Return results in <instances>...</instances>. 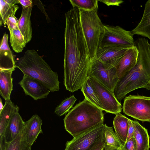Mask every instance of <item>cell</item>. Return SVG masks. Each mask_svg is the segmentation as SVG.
<instances>
[{
  "label": "cell",
  "instance_id": "cell-26",
  "mask_svg": "<svg viewBox=\"0 0 150 150\" xmlns=\"http://www.w3.org/2000/svg\"><path fill=\"white\" fill-rule=\"evenodd\" d=\"M9 31L10 41L13 50L16 53L22 52L27 43L18 27Z\"/></svg>",
  "mask_w": 150,
  "mask_h": 150
},
{
  "label": "cell",
  "instance_id": "cell-9",
  "mask_svg": "<svg viewBox=\"0 0 150 150\" xmlns=\"http://www.w3.org/2000/svg\"><path fill=\"white\" fill-rule=\"evenodd\" d=\"M104 124L74 137L66 144L64 150H88L104 139Z\"/></svg>",
  "mask_w": 150,
  "mask_h": 150
},
{
  "label": "cell",
  "instance_id": "cell-28",
  "mask_svg": "<svg viewBox=\"0 0 150 150\" xmlns=\"http://www.w3.org/2000/svg\"><path fill=\"white\" fill-rule=\"evenodd\" d=\"M31 146L22 139L21 134L12 141L7 142L5 150H31Z\"/></svg>",
  "mask_w": 150,
  "mask_h": 150
},
{
  "label": "cell",
  "instance_id": "cell-11",
  "mask_svg": "<svg viewBox=\"0 0 150 150\" xmlns=\"http://www.w3.org/2000/svg\"><path fill=\"white\" fill-rule=\"evenodd\" d=\"M18 84L26 95L29 96L35 100L46 98L50 92L39 81L24 74Z\"/></svg>",
  "mask_w": 150,
  "mask_h": 150
},
{
  "label": "cell",
  "instance_id": "cell-8",
  "mask_svg": "<svg viewBox=\"0 0 150 150\" xmlns=\"http://www.w3.org/2000/svg\"><path fill=\"white\" fill-rule=\"evenodd\" d=\"M123 112L142 122H150V97L130 95L124 100Z\"/></svg>",
  "mask_w": 150,
  "mask_h": 150
},
{
  "label": "cell",
  "instance_id": "cell-14",
  "mask_svg": "<svg viewBox=\"0 0 150 150\" xmlns=\"http://www.w3.org/2000/svg\"><path fill=\"white\" fill-rule=\"evenodd\" d=\"M138 52L135 45L127 50L124 55L115 67L119 79L135 66L137 62Z\"/></svg>",
  "mask_w": 150,
  "mask_h": 150
},
{
  "label": "cell",
  "instance_id": "cell-22",
  "mask_svg": "<svg viewBox=\"0 0 150 150\" xmlns=\"http://www.w3.org/2000/svg\"><path fill=\"white\" fill-rule=\"evenodd\" d=\"M18 0H0V26L3 25L6 27V20L12 15L15 14L19 8L16 4Z\"/></svg>",
  "mask_w": 150,
  "mask_h": 150
},
{
  "label": "cell",
  "instance_id": "cell-18",
  "mask_svg": "<svg viewBox=\"0 0 150 150\" xmlns=\"http://www.w3.org/2000/svg\"><path fill=\"white\" fill-rule=\"evenodd\" d=\"M130 31L133 35H141L150 40V0L145 3L144 13L140 22Z\"/></svg>",
  "mask_w": 150,
  "mask_h": 150
},
{
  "label": "cell",
  "instance_id": "cell-30",
  "mask_svg": "<svg viewBox=\"0 0 150 150\" xmlns=\"http://www.w3.org/2000/svg\"><path fill=\"white\" fill-rule=\"evenodd\" d=\"M18 21L15 15L9 16L6 20V24L9 30H11L18 27Z\"/></svg>",
  "mask_w": 150,
  "mask_h": 150
},
{
  "label": "cell",
  "instance_id": "cell-10",
  "mask_svg": "<svg viewBox=\"0 0 150 150\" xmlns=\"http://www.w3.org/2000/svg\"><path fill=\"white\" fill-rule=\"evenodd\" d=\"M89 77L100 102L103 110L115 115L120 113L122 109L121 104L116 98L113 93L94 78Z\"/></svg>",
  "mask_w": 150,
  "mask_h": 150
},
{
  "label": "cell",
  "instance_id": "cell-36",
  "mask_svg": "<svg viewBox=\"0 0 150 150\" xmlns=\"http://www.w3.org/2000/svg\"><path fill=\"white\" fill-rule=\"evenodd\" d=\"M0 150H5L7 142L4 135L0 137Z\"/></svg>",
  "mask_w": 150,
  "mask_h": 150
},
{
  "label": "cell",
  "instance_id": "cell-25",
  "mask_svg": "<svg viewBox=\"0 0 150 150\" xmlns=\"http://www.w3.org/2000/svg\"><path fill=\"white\" fill-rule=\"evenodd\" d=\"M81 89L85 98L103 110L100 102L89 76H88Z\"/></svg>",
  "mask_w": 150,
  "mask_h": 150
},
{
  "label": "cell",
  "instance_id": "cell-24",
  "mask_svg": "<svg viewBox=\"0 0 150 150\" xmlns=\"http://www.w3.org/2000/svg\"><path fill=\"white\" fill-rule=\"evenodd\" d=\"M18 108L11 100H5L4 108L0 112V137L4 134L12 115Z\"/></svg>",
  "mask_w": 150,
  "mask_h": 150
},
{
  "label": "cell",
  "instance_id": "cell-16",
  "mask_svg": "<svg viewBox=\"0 0 150 150\" xmlns=\"http://www.w3.org/2000/svg\"><path fill=\"white\" fill-rule=\"evenodd\" d=\"M19 107L12 115L5 129L4 135L7 142H11L21 134L25 122L19 113Z\"/></svg>",
  "mask_w": 150,
  "mask_h": 150
},
{
  "label": "cell",
  "instance_id": "cell-37",
  "mask_svg": "<svg viewBox=\"0 0 150 150\" xmlns=\"http://www.w3.org/2000/svg\"><path fill=\"white\" fill-rule=\"evenodd\" d=\"M4 106L3 105L1 98L0 100V112L4 108Z\"/></svg>",
  "mask_w": 150,
  "mask_h": 150
},
{
  "label": "cell",
  "instance_id": "cell-19",
  "mask_svg": "<svg viewBox=\"0 0 150 150\" xmlns=\"http://www.w3.org/2000/svg\"><path fill=\"white\" fill-rule=\"evenodd\" d=\"M134 128V137L137 144V150H149V137L147 130L137 121L132 120Z\"/></svg>",
  "mask_w": 150,
  "mask_h": 150
},
{
  "label": "cell",
  "instance_id": "cell-3",
  "mask_svg": "<svg viewBox=\"0 0 150 150\" xmlns=\"http://www.w3.org/2000/svg\"><path fill=\"white\" fill-rule=\"evenodd\" d=\"M103 111L85 98L65 116V129L74 137L103 124Z\"/></svg>",
  "mask_w": 150,
  "mask_h": 150
},
{
  "label": "cell",
  "instance_id": "cell-20",
  "mask_svg": "<svg viewBox=\"0 0 150 150\" xmlns=\"http://www.w3.org/2000/svg\"><path fill=\"white\" fill-rule=\"evenodd\" d=\"M128 119L120 113L116 115L113 121L115 133L122 146L127 141L129 128Z\"/></svg>",
  "mask_w": 150,
  "mask_h": 150
},
{
  "label": "cell",
  "instance_id": "cell-31",
  "mask_svg": "<svg viewBox=\"0 0 150 150\" xmlns=\"http://www.w3.org/2000/svg\"><path fill=\"white\" fill-rule=\"evenodd\" d=\"M120 150H137V144L134 138L133 137L126 141Z\"/></svg>",
  "mask_w": 150,
  "mask_h": 150
},
{
  "label": "cell",
  "instance_id": "cell-7",
  "mask_svg": "<svg viewBox=\"0 0 150 150\" xmlns=\"http://www.w3.org/2000/svg\"><path fill=\"white\" fill-rule=\"evenodd\" d=\"M88 76L94 78L113 93L119 80L116 67L103 62L95 56L91 59Z\"/></svg>",
  "mask_w": 150,
  "mask_h": 150
},
{
  "label": "cell",
  "instance_id": "cell-23",
  "mask_svg": "<svg viewBox=\"0 0 150 150\" xmlns=\"http://www.w3.org/2000/svg\"><path fill=\"white\" fill-rule=\"evenodd\" d=\"M105 150H120L122 146L112 127L106 124L103 132Z\"/></svg>",
  "mask_w": 150,
  "mask_h": 150
},
{
  "label": "cell",
  "instance_id": "cell-27",
  "mask_svg": "<svg viewBox=\"0 0 150 150\" xmlns=\"http://www.w3.org/2000/svg\"><path fill=\"white\" fill-rule=\"evenodd\" d=\"M73 6L79 10L91 11L98 9V1L97 0H69Z\"/></svg>",
  "mask_w": 150,
  "mask_h": 150
},
{
  "label": "cell",
  "instance_id": "cell-17",
  "mask_svg": "<svg viewBox=\"0 0 150 150\" xmlns=\"http://www.w3.org/2000/svg\"><path fill=\"white\" fill-rule=\"evenodd\" d=\"M32 6L23 9L21 16L18 21V27L26 43L32 38V29L31 16Z\"/></svg>",
  "mask_w": 150,
  "mask_h": 150
},
{
  "label": "cell",
  "instance_id": "cell-5",
  "mask_svg": "<svg viewBox=\"0 0 150 150\" xmlns=\"http://www.w3.org/2000/svg\"><path fill=\"white\" fill-rule=\"evenodd\" d=\"M98 9L79 10L81 25L91 59L96 56L100 38L104 31Z\"/></svg>",
  "mask_w": 150,
  "mask_h": 150
},
{
  "label": "cell",
  "instance_id": "cell-32",
  "mask_svg": "<svg viewBox=\"0 0 150 150\" xmlns=\"http://www.w3.org/2000/svg\"><path fill=\"white\" fill-rule=\"evenodd\" d=\"M106 5L108 6H119L123 2L121 0H98Z\"/></svg>",
  "mask_w": 150,
  "mask_h": 150
},
{
  "label": "cell",
  "instance_id": "cell-29",
  "mask_svg": "<svg viewBox=\"0 0 150 150\" xmlns=\"http://www.w3.org/2000/svg\"><path fill=\"white\" fill-rule=\"evenodd\" d=\"M74 95L64 99L57 107L54 110V113L59 116H61L69 111L76 100Z\"/></svg>",
  "mask_w": 150,
  "mask_h": 150
},
{
  "label": "cell",
  "instance_id": "cell-2",
  "mask_svg": "<svg viewBox=\"0 0 150 150\" xmlns=\"http://www.w3.org/2000/svg\"><path fill=\"white\" fill-rule=\"evenodd\" d=\"M138 50L137 63L134 67L119 79L113 91L120 102L130 92L144 88L150 90V44L145 38L135 42Z\"/></svg>",
  "mask_w": 150,
  "mask_h": 150
},
{
  "label": "cell",
  "instance_id": "cell-12",
  "mask_svg": "<svg viewBox=\"0 0 150 150\" xmlns=\"http://www.w3.org/2000/svg\"><path fill=\"white\" fill-rule=\"evenodd\" d=\"M127 49L109 46L98 47L95 57L103 62L115 67Z\"/></svg>",
  "mask_w": 150,
  "mask_h": 150
},
{
  "label": "cell",
  "instance_id": "cell-21",
  "mask_svg": "<svg viewBox=\"0 0 150 150\" xmlns=\"http://www.w3.org/2000/svg\"><path fill=\"white\" fill-rule=\"evenodd\" d=\"M13 71L0 70V94L5 100H10L13 90Z\"/></svg>",
  "mask_w": 150,
  "mask_h": 150
},
{
  "label": "cell",
  "instance_id": "cell-34",
  "mask_svg": "<svg viewBox=\"0 0 150 150\" xmlns=\"http://www.w3.org/2000/svg\"><path fill=\"white\" fill-rule=\"evenodd\" d=\"M18 4L22 6L23 9H25L29 7H33V1L31 0H18Z\"/></svg>",
  "mask_w": 150,
  "mask_h": 150
},
{
  "label": "cell",
  "instance_id": "cell-1",
  "mask_svg": "<svg viewBox=\"0 0 150 150\" xmlns=\"http://www.w3.org/2000/svg\"><path fill=\"white\" fill-rule=\"evenodd\" d=\"M64 80L67 90L81 89L88 77L91 58L82 31L79 10L73 7L65 14Z\"/></svg>",
  "mask_w": 150,
  "mask_h": 150
},
{
  "label": "cell",
  "instance_id": "cell-6",
  "mask_svg": "<svg viewBox=\"0 0 150 150\" xmlns=\"http://www.w3.org/2000/svg\"><path fill=\"white\" fill-rule=\"evenodd\" d=\"M103 26L104 31L98 47L109 46L128 49L135 46L133 35L130 31L119 26L103 25Z\"/></svg>",
  "mask_w": 150,
  "mask_h": 150
},
{
  "label": "cell",
  "instance_id": "cell-35",
  "mask_svg": "<svg viewBox=\"0 0 150 150\" xmlns=\"http://www.w3.org/2000/svg\"><path fill=\"white\" fill-rule=\"evenodd\" d=\"M104 149V141L103 139L97 143L88 150H103Z\"/></svg>",
  "mask_w": 150,
  "mask_h": 150
},
{
  "label": "cell",
  "instance_id": "cell-33",
  "mask_svg": "<svg viewBox=\"0 0 150 150\" xmlns=\"http://www.w3.org/2000/svg\"><path fill=\"white\" fill-rule=\"evenodd\" d=\"M128 123L129 124V128L126 141H127L132 138L134 137V130L133 125L132 122V120L129 119Z\"/></svg>",
  "mask_w": 150,
  "mask_h": 150
},
{
  "label": "cell",
  "instance_id": "cell-4",
  "mask_svg": "<svg viewBox=\"0 0 150 150\" xmlns=\"http://www.w3.org/2000/svg\"><path fill=\"white\" fill-rule=\"evenodd\" d=\"M16 67L23 74L33 78L43 84L50 92L59 90L58 74L34 50H28L16 61Z\"/></svg>",
  "mask_w": 150,
  "mask_h": 150
},
{
  "label": "cell",
  "instance_id": "cell-15",
  "mask_svg": "<svg viewBox=\"0 0 150 150\" xmlns=\"http://www.w3.org/2000/svg\"><path fill=\"white\" fill-rule=\"evenodd\" d=\"M8 36L4 34L0 47V70L13 71L16 67V61L12 51L8 43Z\"/></svg>",
  "mask_w": 150,
  "mask_h": 150
},
{
  "label": "cell",
  "instance_id": "cell-13",
  "mask_svg": "<svg viewBox=\"0 0 150 150\" xmlns=\"http://www.w3.org/2000/svg\"><path fill=\"white\" fill-rule=\"evenodd\" d=\"M42 123V120L37 115H34L28 120L25 122L21 137L29 145L31 146L38 135L43 133L41 129Z\"/></svg>",
  "mask_w": 150,
  "mask_h": 150
}]
</instances>
